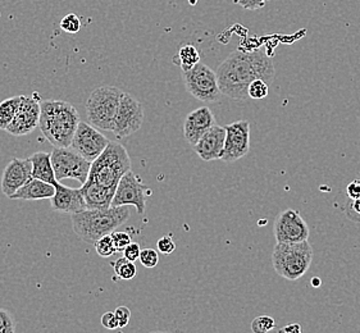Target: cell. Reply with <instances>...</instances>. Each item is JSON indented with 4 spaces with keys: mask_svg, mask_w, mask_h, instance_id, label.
I'll use <instances>...</instances> for the list:
<instances>
[{
    "mask_svg": "<svg viewBox=\"0 0 360 333\" xmlns=\"http://www.w3.org/2000/svg\"><path fill=\"white\" fill-rule=\"evenodd\" d=\"M40 105L41 133L54 148H70L81 122L77 109L63 100H44Z\"/></svg>",
    "mask_w": 360,
    "mask_h": 333,
    "instance_id": "cell-2",
    "label": "cell"
},
{
    "mask_svg": "<svg viewBox=\"0 0 360 333\" xmlns=\"http://www.w3.org/2000/svg\"><path fill=\"white\" fill-rule=\"evenodd\" d=\"M101 326L107 329H117L120 328V323H118V319L115 317V312H108L101 315Z\"/></svg>",
    "mask_w": 360,
    "mask_h": 333,
    "instance_id": "cell-35",
    "label": "cell"
},
{
    "mask_svg": "<svg viewBox=\"0 0 360 333\" xmlns=\"http://www.w3.org/2000/svg\"><path fill=\"white\" fill-rule=\"evenodd\" d=\"M157 247H158L159 252L165 254V255H169V254H172L176 250V244L173 241L172 236H163V237H160L158 240V242H157Z\"/></svg>",
    "mask_w": 360,
    "mask_h": 333,
    "instance_id": "cell-33",
    "label": "cell"
},
{
    "mask_svg": "<svg viewBox=\"0 0 360 333\" xmlns=\"http://www.w3.org/2000/svg\"><path fill=\"white\" fill-rule=\"evenodd\" d=\"M184 84L190 95L202 103H216L221 98L217 73L204 63H198L193 70L182 72Z\"/></svg>",
    "mask_w": 360,
    "mask_h": 333,
    "instance_id": "cell-7",
    "label": "cell"
},
{
    "mask_svg": "<svg viewBox=\"0 0 360 333\" xmlns=\"http://www.w3.org/2000/svg\"><path fill=\"white\" fill-rule=\"evenodd\" d=\"M30 160L32 163V178H37V180L48 182L53 186H57L59 181L54 174L51 154L37 152L30 157Z\"/></svg>",
    "mask_w": 360,
    "mask_h": 333,
    "instance_id": "cell-21",
    "label": "cell"
},
{
    "mask_svg": "<svg viewBox=\"0 0 360 333\" xmlns=\"http://www.w3.org/2000/svg\"><path fill=\"white\" fill-rule=\"evenodd\" d=\"M248 94H249V98H252L254 100L264 99L269 94V85L266 84V81H252L249 86V90H248Z\"/></svg>",
    "mask_w": 360,
    "mask_h": 333,
    "instance_id": "cell-27",
    "label": "cell"
},
{
    "mask_svg": "<svg viewBox=\"0 0 360 333\" xmlns=\"http://www.w3.org/2000/svg\"><path fill=\"white\" fill-rule=\"evenodd\" d=\"M216 73L222 95L236 100L249 98L252 81L263 80L269 85L276 76L274 62L263 51H233L218 65Z\"/></svg>",
    "mask_w": 360,
    "mask_h": 333,
    "instance_id": "cell-1",
    "label": "cell"
},
{
    "mask_svg": "<svg viewBox=\"0 0 360 333\" xmlns=\"http://www.w3.org/2000/svg\"><path fill=\"white\" fill-rule=\"evenodd\" d=\"M276 327V320L269 315H260L257 318L252 319L250 328L254 333H268L271 332Z\"/></svg>",
    "mask_w": 360,
    "mask_h": 333,
    "instance_id": "cell-26",
    "label": "cell"
},
{
    "mask_svg": "<svg viewBox=\"0 0 360 333\" xmlns=\"http://www.w3.org/2000/svg\"><path fill=\"white\" fill-rule=\"evenodd\" d=\"M123 91L115 86L95 89L86 102L89 124L103 131H112Z\"/></svg>",
    "mask_w": 360,
    "mask_h": 333,
    "instance_id": "cell-6",
    "label": "cell"
},
{
    "mask_svg": "<svg viewBox=\"0 0 360 333\" xmlns=\"http://www.w3.org/2000/svg\"><path fill=\"white\" fill-rule=\"evenodd\" d=\"M274 232L277 242H304L310 235L309 226L295 209L283 210L277 216Z\"/></svg>",
    "mask_w": 360,
    "mask_h": 333,
    "instance_id": "cell-11",
    "label": "cell"
},
{
    "mask_svg": "<svg viewBox=\"0 0 360 333\" xmlns=\"http://www.w3.org/2000/svg\"><path fill=\"white\" fill-rule=\"evenodd\" d=\"M224 141H226V127L216 124L202 135V138L198 141V144L194 145V150L205 162L221 160L224 149Z\"/></svg>",
    "mask_w": 360,
    "mask_h": 333,
    "instance_id": "cell-18",
    "label": "cell"
},
{
    "mask_svg": "<svg viewBox=\"0 0 360 333\" xmlns=\"http://www.w3.org/2000/svg\"><path fill=\"white\" fill-rule=\"evenodd\" d=\"M54 194L56 186L37 178H31L15 195L11 196V200H43L51 199Z\"/></svg>",
    "mask_w": 360,
    "mask_h": 333,
    "instance_id": "cell-20",
    "label": "cell"
},
{
    "mask_svg": "<svg viewBox=\"0 0 360 333\" xmlns=\"http://www.w3.org/2000/svg\"><path fill=\"white\" fill-rule=\"evenodd\" d=\"M21 102L22 95H18L0 103V130H7L8 126L12 124Z\"/></svg>",
    "mask_w": 360,
    "mask_h": 333,
    "instance_id": "cell-23",
    "label": "cell"
},
{
    "mask_svg": "<svg viewBox=\"0 0 360 333\" xmlns=\"http://www.w3.org/2000/svg\"><path fill=\"white\" fill-rule=\"evenodd\" d=\"M250 150V124L238 121L226 126V141L221 160L233 163L244 158Z\"/></svg>",
    "mask_w": 360,
    "mask_h": 333,
    "instance_id": "cell-13",
    "label": "cell"
},
{
    "mask_svg": "<svg viewBox=\"0 0 360 333\" xmlns=\"http://www.w3.org/2000/svg\"><path fill=\"white\" fill-rule=\"evenodd\" d=\"M129 171H131V159L127 149L122 144L110 141L105 150L93 162L87 181L115 190Z\"/></svg>",
    "mask_w": 360,
    "mask_h": 333,
    "instance_id": "cell-4",
    "label": "cell"
},
{
    "mask_svg": "<svg viewBox=\"0 0 360 333\" xmlns=\"http://www.w3.org/2000/svg\"><path fill=\"white\" fill-rule=\"evenodd\" d=\"M173 63L180 65L182 72H188L198 63H200V53L191 44L182 45L177 51L176 57L173 58Z\"/></svg>",
    "mask_w": 360,
    "mask_h": 333,
    "instance_id": "cell-22",
    "label": "cell"
},
{
    "mask_svg": "<svg viewBox=\"0 0 360 333\" xmlns=\"http://www.w3.org/2000/svg\"><path fill=\"white\" fill-rule=\"evenodd\" d=\"M95 250L96 253L101 258H109L112 256L113 254L117 253V249H115V244H113V240L110 235L107 236H103L101 239L98 240L94 244Z\"/></svg>",
    "mask_w": 360,
    "mask_h": 333,
    "instance_id": "cell-25",
    "label": "cell"
},
{
    "mask_svg": "<svg viewBox=\"0 0 360 333\" xmlns=\"http://www.w3.org/2000/svg\"><path fill=\"white\" fill-rule=\"evenodd\" d=\"M150 190L145 186L141 178L129 171L123 176L118 186L115 188V197L112 202V207H124V205H134L137 214L144 216L146 208V196H149Z\"/></svg>",
    "mask_w": 360,
    "mask_h": 333,
    "instance_id": "cell-10",
    "label": "cell"
},
{
    "mask_svg": "<svg viewBox=\"0 0 360 333\" xmlns=\"http://www.w3.org/2000/svg\"><path fill=\"white\" fill-rule=\"evenodd\" d=\"M233 1H235V3H236V4H238V3H240V0H233Z\"/></svg>",
    "mask_w": 360,
    "mask_h": 333,
    "instance_id": "cell-43",
    "label": "cell"
},
{
    "mask_svg": "<svg viewBox=\"0 0 360 333\" xmlns=\"http://www.w3.org/2000/svg\"><path fill=\"white\" fill-rule=\"evenodd\" d=\"M311 283H313L316 287H318V286L321 285V281H319L318 278H313V280H311Z\"/></svg>",
    "mask_w": 360,
    "mask_h": 333,
    "instance_id": "cell-40",
    "label": "cell"
},
{
    "mask_svg": "<svg viewBox=\"0 0 360 333\" xmlns=\"http://www.w3.org/2000/svg\"><path fill=\"white\" fill-rule=\"evenodd\" d=\"M87 209H109L115 197V190L103 188L95 182L86 181L81 186Z\"/></svg>",
    "mask_w": 360,
    "mask_h": 333,
    "instance_id": "cell-19",
    "label": "cell"
},
{
    "mask_svg": "<svg viewBox=\"0 0 360 333\" xmlns=\"http://www.w3.org/2000/svg\"><path fill=\"white\" fill-rule=\"evenodd\" d=\"M139 261L144 266L145 268H154L158 266L159 255L154 249H144V250H141Z\"/></svg>",
    "mask_w": 360,
    "mask_h": 333,
    "instance_id": "cell-29",
    "label": "cell"
},
{
    "mask_svg": "<svg viewBox=\"0 0 360 333\" xmlns=\"http://www.w3.org/2000/svg\"><path fill=\"white\" fill-rule=\"evenodd\" d=\"M277 333H303V328L299 323H291L288 326L282 327Z\"/></svg>",
    "mask_w": 360,
    "mask_h": 333,
    "instance_id": "cell-39",
    "label": "cell"
},
{
    "mask_svg": "<svg viewBox=\"0 0 360 333\" xmlns=\"http://www.w3.org/2000/svg\"><path fill=\"white\" fill-rule=\"evenodd\" d=\"M31 178H32V163L30 158L27 159L15 158L8 163L1 176V182H0L1 192L11 199V196L15 195V192L22 186H25Z\"/></svg>",
    "mask_w": 360,
    "mask_h": 333,
    "instance_id": "cell-15",
    "label": "cell"
},
{
    "mask_svg": "<svg viewBox=\"0 0 360 333\" xmlns=\"http://www.w3.org/2000/svg\"><path fill=\"white\" fill-rule=\"evenodd\" d=\"M15 319L6 309H0V333H15Z\"/></svg>",
    "mask_w": 360,
    "mask_h": 333,
    "instance_id": "cell-31",
    "label": "cell"
},
{
    "mask_svg": "<svg viewBox=\"0 0 360 333\" xmlns=\"http://www.w3.org/2000/svg\"><path fill=\"white\" fill-rule=\"evenodd\" d=\"M130 208L110 207L109 209H86L72 214V227L79 239L95 244L103 236L110 235L130 218Z\"/></svg>",
    "mask_w": 360,
    "mask_h": 333,
    "instance_id": "cell-3",
    "label": "cell"
},
{
    "mask_svg": "<svg viewBox=\"0 0 360 333\" xmlns=\"http://www.w3.org/2000/svg\"><path fill=\"white\" fill-rule=\"evenodd\" d=\"M109 143L108 138L96 130L93 124L81 121L70 148L93 163L105 150Z\"/></svg>",
    "mask_w": 360,
    "mask_h": 333,
    "instance_id": "cell-12",
    "label": "cell"
},
{
    "mask_svg": "<svg viewBox=\"0 0 360 333\" xmlns=\"http://www.w3.org/2000/svg\"><path fill=\"white\" fill-rule=\"evenodd\" d=\"M313 261V247L309 241L304 242H277L272 253V264L276 273L288 280L302 278Z\"/></svg>",
    "mask_w": 360,
    "mask_h": 333,
    "instance_id": "cell-5",
    "label": "cell"
},
{
    "mask_svg": "<svg viewBox=\"0 0 360 333\" xmlns=\"http://www.w3.org/2000/svg\"><path fill=\"white\" fill-rule=\"evenodd\" d=\"M60 29L67 34H77L81 29V20L75 13H70L62 18Z\"/></svg>",
    "mask_w": 360,
    "mask_h": 333,
    "instance_id": "cell-28",
    "label": "cell"
},
{
    "mask_svg": "<svg viewBox=\"0 0 360 333\" xmlns=\"http://www.w3.org/2000/svg\"><path fill=\"white\" fill-rule=\"evenodd\" d=\"M118 333H122V332H118Z\"/></svg>",
    "mask_w": 360,
    "mask_h": 333,
    "instance_id": "cell-44",
    "label": "cell"
},
{
    "mask_svg": "<svg viewBox=\"0 0 360 333\" xmlns=\"http://www.w3.org/2000/svg\"><path fill=\"white\" fill-rule=\"evenodd\" d=\"M268 1L269 0H240L238 4L246 11H258V9L266 7Z\"/></svg>",
    "mask_w": 360,
    "mask_h": 333,
    "instance_id": "cell-37",
    "label": "cell"
},
{
    "mask_svg": "<svg viewBox=\"0 0 360 333\" xmlns=\"http://www.w3.org/2000/svg\"><path fill=\"white\" fill-rule=\"evenodd\" d=\"M346 216L356 223H360V197L356 200L349 199L345 207Z\"/></svg>",
    "mask_w": 360,
    "mask_h": 333,
    "instance_id": "cell-32",
    "label": "cell"
},
{
    "mask_svg": "<svg viewBox=\"0 0 360 333\" xmlns=\"http://www.w3.org/2000/svg\"><path fill=\"white\" fill-rule=\"evenodd\" d=\"M115 317L118 319L120 328H124L130 323L131 312L127 306H118L115 311Z\"/></svg>",
    "mask_w": 360,
    "mask_h": 333,
    "instance_id": "cell-34",
    "label": "cell"
},
{
    "mask_svg": "<svg viewBox=\"0 0 360 333\" xmlns=\"http://www.w3.org/2000/svg\"><path fill=\"white\" fill-rule=\"evenodd\" d=\"M188 1L190 6H196L199 3V0H188Z\"/></svg>",
    "mask_w": 360,
    "mask_h": 333,
    "instance_id": "cell-41",
    "label": "cell"
},
{
    "mask_svg": "<svg viewBox=\"0 0 360 333\" xmlns=\"http://www.w3.org/2000/svg\"><path fill=\"white\" fill-rule=\"evenodd\" d=\"M140 254H141L140 245H139L137 242H131L130 245L124 249V252H123V256H124V258H127L129 261H134V263H135V261H139Z\"/></svg>",
    "mask_w": 360,
    "mask_h": 333,
    "instance_id": "cell-36",
    "label": "cell"
},
{
    "mask_svg": "<svg viewBox=\"0 0 360 333\" xmlns=\"http://www.w3.org/2000/svg\"><path fill=\"white\" fill-rule=\"evenodd\" d=\"M115 275H118L121 280L124 281H130L134 280L137 275L136 266L134 261H129L127 258H120L115 261L113 264Z\"/></svg>",
    "mask_w": 360,
    "mask_h": 333,
    "instance_id": "cell-24",
    "label": "cell"
},
{
    "mask_svg": "<svg viewBox=\"0 0 360 333\" xmlns=\"http://www.w3.org/2000/svg\"><path fill=\"white\" fill-rule=\"evenodd\" d=\"M51 209L71 216L87 209L82 188H67L60 183L56 186V194L51 199Z\"/></svg>",
    "mask_w": 360,
    "mask_h": 333,
    "instance_id": "cell-17",
    "label": "cell"
},
{
    "mask_svg": "<svg viewBox=\"0 0 360 333\" xmlns=\"http://www.w3.org/2000/svg\"><path fill=\"white\" fill-rule=\"evenodd\" d=\"M110 236H112L113 244H115V249H117V253H123L124 249L132 242L131 236L127 232L115 231L110 233Z\"/></svg>",
    "mask_w": 360,
    "mask_h": 333,
    "instance_id": "cell-30",
    "label": "cell"
},
{
    "mask_svg": "<svg viewBox=\"0 0 360 333\" xmlns=\"http://www.w3.org/2000/svg\"><path fill=\"white\" fill-rule=\"evenodd\" d=\"M51 155L58 181L72 178L81 185L86 183L93 164L91 162L75 152L72 148H54Z\"/></svg>",
    "mask_w": 360,
    "mask_h": 333,
    "instance_id": "cell-8",
    "label": "cell"
},
{
    "mask_svg": "<svg viewBox=\"0 0 360 333\" xmlns=\"http://www.w3.org/2000/svg\"><path fill=\"white\" fill-rule=\"evenodd\" d=\"M216 126V118L208 107L195 109L184 122V136L190 145H196L202 135Z\"/></svg>",
    "mask_w": 360,
    "mask_h": 333,
    "instance_id": "cell-16",
    "label": "cell"
},
{
    "mask_svg": "<svg viewBox=\"0 0 360 333\" xmlns=\"http://www.w3.org/2000/svg\"><path fill=\"white\" fill-rule=\"evenodd\" d=\"M346 192H347V196H349V199H352V200H356V199H359L360 197V180H354V181L350 182L349 185H347V188H346Z\"/></svg>",
    "mask_w": 360,
    "mask_h": 333,
    "instance_id": "cell-38",
    "label": "cell"
},
{
    "mask_svg": "<svg viewBox=\"0 0 360 333\" xmlns=\"http://www.w3.org/2000/svg\"><path fill=\"white\" fill-rule=\"evenodd\" d=\"M150 333H168V332H162V331H154V332Z\"/></svg>",
    "mask_w": 360,
    "mask_h": 333,
    "instance_id": "cell-42",
    "label": "cell"
},
{
    "mask_svg": "<svg viewBox=\"0 0 360 333\" xmlns=\"http://www.w3.org/2000/svg\"><path fill=\"white\" fill-rule=\"evenodd\" d=\"M41 102L37 94L32 96L22 95V102L20 108L15 113V119L8 126L7 132L12 136H25L35 131L40 124V113H41Z\"/></svg>",
    "mask_w": 360,
    "mask_h": 333,
    "instance_id": "cell-14",
    "label": "cell"
},
{
    "mask_svg": "<svg viewBox=\"0 0 360 333\" xmlns=\"http://www.w3.org/2000/svg\"><path fill=\"white\" fill-rule=\"evenodd\" d=\"M144 121V108L141 103L129 93H123L115 115L112 132L117 138H127L141 129Z\"/></svg>",
    "mask_w": 360,
    "mask_h": 333,
    "instance_id": "cell-9",
    "label": "cell"
}]
</instances>
